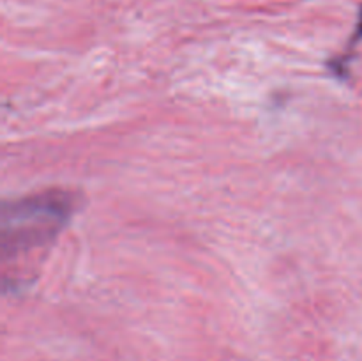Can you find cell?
<instances>
[{
    "label": "cell",
    "instance_id": "1",
    "mask_svg": "<svg viewBox=\"0 0 362 361\" xmlns=\"http://www.w3.org/2000/svg\"><path fill=\"white\" fill-rule=\"evenodd\" d=\"M71 214L69 197L62 193L42 195L16 202L4 214V246H35L59 232Z\"/></svg>",
    "mask_w": 362,
    "mask_h": 361
},
{
    "label": "cell",
    "instance_id": "2",
    "mask_svg": "<svg viewBox=\"0 0 362 361\" xmlns=\"http://www.w3.org/2000/svg\"><path fill=\"white\" fill-rule=\"evenodd\" d=\"M359 35H362V13H361V21H359Z\"/></svg>",
    "mask_w": 362,
    "mask_h": 361
}]
</instances>
